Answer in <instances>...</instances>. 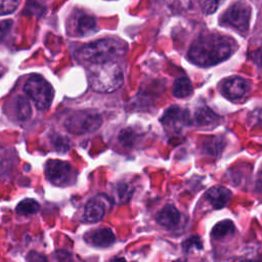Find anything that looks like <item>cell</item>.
<instances>
[{
  "mask_svg": "<svg viewBox=\"0 0 262 262\" xmlns=\"http://www.w3.org/2000/svg\"><path fill=\"white\" fill-rule=\"evenodd\" d=\"M236 49L233 39L218 35L209 34L198 38L188 50V59L200 67L215 66L227 59Z\"/></svg>",
  "mask_w": 262,
  "mask_h": 262,
  "instance_id": "1",
  "label": "cell"
},
{
  "mask_svg": "<svg viewBox=\"0 0 262 262\" xmlns=\"http://www.w3.org/2000/svg\"><path fill=\"white\" fill-rule=\"evenodd\" d=\"M127 45L121 40L105 38L88 43L80 48L77 56L80 60L94 64L114 61L125 54Z\"/></svg>",
  "mask_w": 262,
  "mask_h": 262,
  "instance_id": "2",
  "label": "cell"
},
{
  "mask_svg": "<svg viewBox=\"0 0 262 262\" xmlns=\"http://www.w3.org/2000/svg\"><path fill=\"white\" fill-rule=\"evenodd\" d=\"M88 81L93 90L110 93L123 85L124 76L118 63L107 61L91 64L88 70Z\"/></svg>",
  "mask_w": 262,
  "mask_h": 262,
  "instance_id": "3",
  "label": "cell"
},
{
  "mask_svg": "<svg viewBox=\"0 0 262 262\" xmlns=\"http://www.w3.org/2000/svg\"><path fill=\"white\" fill-rule=\"evenodd\" d=\"M24 91L39 110L48 108L53 98V88L40 75H32L24 85Z\"/></svg>",
  "mask_w": 262,
  "mask_h": 262,
  "instance_id": "4",
  "label": "cell"
},
{
  "mask_svg": "<svg viewBox=\"0 0 262 262\" xmlns=\"http://www.w3.org/2000/svg\"><path fill=\"white\" fill-rule=\"evenodd\" d=\"M251 6L246 1H237L228 7L220 17V24L246 33L251 18Z\"/></svg>",
  "mask_w": 262,
  "mask_h": 262,
  "instance_id": "5",
  "label": "cell"
},
{
  "mask_svg": "<svg viewBox=\"0 0 262 262\" xmlns=\"http://www.w3.org/2000/svg\"><path fill=\"white\" fill-rule=\"evenodd\" d=\"M101 117L93 112L81 111L69 116L64 121V127L73 134H84L92 132L100 127Z\"/></svg>",
  "mask_w": 262,
  "mask_h": 262,
  "instance_id": "6",
  "label": "cell"
},
{
  "mask_svg": "<svg viewBox=\"0 0 262 262\" xmlns=\"http://www.w3.org/2000/svg\"><path fill=\"white\" fill-rule=\"evenodd\" d=\"M74 170L72 166L64 161L49 160L45 165V176L57 186H67L74 180Z\"/></svg>",
  "mask_w": 262,
  "mask_h": 262,
  "instance_id": "7",
  "label": "cell"
},
{
  "mask_svg": "<svg viewBox=\"0 0 262 262\" xmlns=\"http://www.w3.org/2000/svg\"><path fill=\"white\" fill-rule=\"evenodd\" d=\"M161 122L168 130L179 131L190 123V117L187 110L178 105H172L165 111Z\"/></svg>",
  "mask_w": 262,
  "mask_h": 262,
  "instance_id": "8",
  "label": "cell"
},
{
  "mask_svg": "<svg viewBox=\"0 0 262 262\" xmlns=\"http://www.w3.org/2000/svg\"><path fill=\"white\" fill-rule=\"evenodd\" d=\"M250 89L248 81L241 77H232L222 84L223 94L230 99H238L245 96Z\"/></svg>",
  "mask_w": 262,
  "mask_h": 262,
  "instance_id": "9",
  "label": "cell"
},
{
  "mask_svg": "<svg viewBox=\"0 0 262 262\" xmlns=\"http://www.w3.org/2000/svg\"><path fill=\"white\" fill-rule=\"evenodd\" d=\"M85 239L90 244L98 248H106L114 244L115 234L111 228L103 227L98 228L85 236Z\"/></svg>",
  "mask_w": 262,
  "mask_h": 262,
  "instance_id": "10",
  "label": "cell"
},
{
  "mask_svg": "<svg viewBox=\"0 0 262 262\" xmlns=\"http://www.w3.org/2000/svg\"><path fill=\"white\" fill-rule=\"evenodd\" d=\"M180 218H181L180 212L173 205L165 206L158 213L156 217L158 223L168 229H171L177 226L180 222Z\"/></svg>",
  "mask_w": 262,
  "mask_h": 262,
  "instance_id": "11",
  "label": "cell"
},
{
  "mask_svg": "<svg viewBox=\"0 0 262 262\" xmlns=\"http://www.w3.org/2000/svg\"><path fill=\"white\" fill-rule=\"evenodd\" d=\"M96 19L94 16L87 13L79 12L75 18V33L76 35L83 37L88 36L96 32Z\"/></svg>",
  "mask_w": 262,
  "mask_h": 262,
  "instance_id": "12",
  "label": "cell"
},
{
  "mask_svg": "<svg viewBox=\"0 0 262 262\" xmlns=\"http://www.w3.org/2000/svg\"><path fill=\"white\" fill-rule=\"evenodd\" d=\"M231 196V192L224 186H214L208 189L205 193L206 200L214 207V208H222L224 207Z\"/></svg>",
  "mask_w": 262,
  "mask_h": 262,
  "instance_id": "13",
  "label": "cell"
},
{
  "mask_svg": "<svg viewBox=\"0 0 262 262\" xmlns=\"http://www.w3.org/2000/svg\"><path fill=\"white\" fill-rule=\"evenodd\" d=\"M105 213V205L99 198L89 200L85 206L84 220L87 222H97L101 220Z\"/></svg>",
  "mask_w": 262,
  "mask_h": 262,
  "instance_id": "14",
  "label": "cell"
},
{
  "mask_svg": "<svg viewBox=\"0 0 262 262\" xmlns=\"http://www.w3.org/2000/svg\"><path fill=\"white\" fill-rule=\"evenodd\" d=\"M172 92L175 97L184 98L189 96L192 93V85L190 80L187 77L177 78L172 87Z\"/></svg>",
  "mask_w": 262,
  "mask_h": 262,
  "instance_id": "15",
  "label": "cell"
},
{
  "mask_svg": "<svg viewBox=\"0 0 262 262\" xmlns=\"http://www.w3.org/2000/svg\"><path fill=\"white\" fill-rule=\"evenodd\" d=\"M219 119L218 115L208 106H200L194 113V121L198 125H209Z\"/></svg>",
  "mask_w": 262,
  "mask_h": 262,
  "instance_id": "16",
  "label": "cell"
},
{
  "mask_svg": "<svg viewBox=\"0 0 262 262\" xmlns=\"http://www.w3.org/2000/svg\"><path fill=\"white\" fill-rule=\"evenodd\" d=\"M234 232V225L230 220H223L218 222L212 229V236L215 239H222L231 235Z\"/></svg>",
  "mask_w": 262,
  "mask_h": 262,
  "instance_id": "17",
  "label": "cell"
},
{
  "mask_svg": "<svg viewBox=\"0 0 262 262\" xmlns=\"http://www.w3.org/2000/svg\"><path fill=\"white\" fill-rule=\"evenodd\" d=\"M224 147V143L219 137H208L203 142V149L211 156H218Z\"/></svg>",
  "mask_w": 262,
  "mask_h": 262,
  "instance_id": "18",
  "label": "cell"
},
{
  "mask_svg": "<svg viewBox=\"0 0 262 262\" xmlns=\"http://www.w3.org/2000/svg\"><path fill=\"white\" fill-rule=\"evenodd\" d=\"M14 111L18 120H27L31 115V106L28 99L23 96L16 97L14 102Z\"/></svg>",
  "mask_w": 262,
  "mask_h": 262,
  "instance_id": "19",
  "label": "cell"
},
{
  "mask_svg": "<svg viewBox=\"0 0 262 262\" xmlns=\"http://www.w3.org/2000/svg\"><path fill=\"white\" fill-rule=\"evenodd\" d=\"M40 210V204L33 199H25L18 203L15 211L20 215L35 214Z\"/></svg>",
  "mask_w": 262,
  "mask_h": 262,
  "instance_id": "20",
  "label": "cell"
},
{
  "mask_svg": "<svg viewBox=\"0 0 262 262\" xmlns=\"http://www.w3.org/2000/svg\"><path fill=\"white\" fill-rule=\"evenodd\" d=\"M45 9H46V7L39 0H27L26 6H25L23 12H24V14L39 16L44 13Z\"/></svg>",
  "mask_w": 262,
  "mask_h": 262,
  "instance_id": "21",
  "label": "cell"
},
{
  "mask_svg": "<svg viewBox=\"0 0 262 262\" xmlns=\"http://www.w3.org/2000/svg\"><path fill=\"white\" fill-rule=\"evenodd\" d=\"M202 248V241L198 235H191L182 243V250L184 253H190L192 250H201Z\"/></svg>",
  "mask_w": 262,
  "mask_h": 262,
  "instance_id": "22",
  "label": "cell"
},
{
  "mask_svg": "<svg viewBox=\"0 0 262 262\" xmlns=\"http://www.w3.org/2000/svg\"><path fill=\"white\" fill-rule=\"evenodd\" d=\"M19 5L18 0H0V15L12 13Z\"/></svg>",
  "mask_w": 262,
  "mask_h": 262,
  "instance_id": "23",
  "label": "cell"
},
{
  "mask_svg": "<svg viewBox=\"0 0 262 262\" xmlns=\"http://www.w3.org/2000/svg\"><path fill=\"white\" fill-rule=\"evenodd\" d=\"M222 1L223 0H199V3L203 12L211 14L217 10Z\"/></svg>",
  "mask_w": 262,
  "mask_h": 262,
  "instance_id": "24",
  "label": "cell"
},
{
  "mask_svg": "<svg viewBox=\"0 0 262 262\" xmlns=\"http://www.w3.org/2000/svg\"><path fill=\"white\" fill-rule=\"evenodd\" d=\"M11 26H12V21L10 19H6V20L0 21V42L7 35V33L9 32V30L11 28Z\"/></svg>",
  "mask_w": 262,
  "mask_h": 262,
  "instance_id": "25",
  "label": "cell"
},
{
  "mask_svg": "<svg viewBox=\"0 0 262 262\" xmlns=\"http://www.w3.org/2000/svg\"><path fill=\"white\" fill-rule=\"evenodd\" d=\"M250 56H251L252 60H253L255 63H257V64H259V66H262V46L259 47L258 49L254 50V51L251 53Z\"/></svg>",
  "mask_w": 262,
  "mask_h": 262,
  "instance_id": "26",
  "label": "cell"
},
{
  "mask_svg": "<svg viewBox=\"0 0 262 262\" xmlns=\"http://www.w3.org/2000/svg\"><path fill=\"white\" fill-rule=\"evenodd\" d=\"M128 185L126 184H119L118 187V195L122 199H124V201L126 200L127 196H129L131 194V192H128Z\"/></svg>",
  "mask_w": 262,
  "mask_h": 262,
  "instance_id": "27",
  "label": "cell"
},
{
  "mask_svg": "<svg viewBox=\"0 0 262 262\" xmlns=\"http://www.w3.org/2000/svg\"><path fill=\"white\" fill-rule=\"evenodd\" d=\"M251 117H252V121H253L255 124H260V125H262V108L255 111V112L251 115Z\"/></svg>",
  "mask_w": 262,
  "mask_h": 262,
  "instance_id": "28",
  "label": "cell"
},
{
  "mask_svg": "<svg viewBox=\"0 0 262 262\" xmlns=\"http://www.w3.org/2000/svg\"><path fill=\"white\" fill-rule=\"evenodd\" d=\"M257 187L259 189H262V168L258 173V178H257Z\"/></svg>",
  "mask_w": 262,
  "mask_h": 262,
  "instance_id": "29",
  "label": "cell"
}]
</instances>
